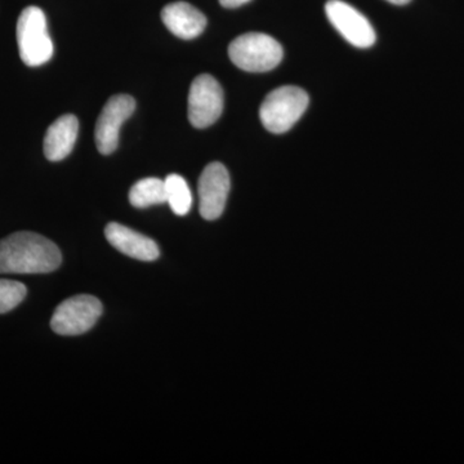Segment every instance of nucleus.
Instances as JSON below:
<instances>
[{
    "mask_svg": "<svg viewBox=\"0 0 464 464\" xmlns=\"http://www.w3.org/2000/svg\"><path fill=\"white\" fill-rule=\"evenodd\" d=\"M161 20L164 25L179 38H197L207 26V18L194 5L186 2L170 3L161 11Z\"/></svg>",
    "mask_w": 464,
    "mask_h": 464,
    "instance_id": "11",
    "label": "nucleus"
},
{
    "mask_svg": "<svg viewBox=\"0 0 464 464\" xmlns=\"http://www.w3.org/2000/svg\"><path fill=\"white\" fill-rule=\"evenodd\" d=\"M387 2L392 3V5H408V3L411 2V0H387Z\"/></svg>",
    "mask_w": 464,
    "mask_h": 464,
    "instance_id": "17",
    "label": "nucleus"
},
{
    "mask_svg": "<svg viewBox=\"0 0 464 464\" xmlns=\"http://www.w3.org/2000/svg\"><path fill=\"white\" fill-rule=\"evenodd\" d=\"M63 256L53 241L21 231L0 241V273L47 274L60 267Z\"/></svg>",
    "mask_w": 464,
    "mask_h": 464,
    "instance_id": "1",
    "label": "nucleus"
},
{
    "mask_svg": "<svg viewBox=\"0 0 464 464\" xmlns=\"http://www.w3.org/2000/svg\"><path fill=\"white\" fill-rule=\"evenodd\" d=\"M230 191V174L224 164L210 163L204 168L199 179L200 215L215 221L224 213Z\"/></svg>",
    "mask_w": 464,
    "mask_h": 464,
    "instance_id": "9",
    "label": "nucleus"
},
{
    "mask_svg": "<svg viewBox=\"0 0 464 464\" xmlns=\"http://www.w3.org/2000/svg\"><path fill=\"white\" fill-rule=\"evenodd\" d=\"M283 54L282 44L264 33L243 34L228 47L234 65L248 72H270L282 63Z\"/></svg>",
    "mask_w": 464,
    "mask_h": 464,
    "instance_id": "2",
    "label": "nucleus"
},
{
    "mask_svg": "<svg viewBox=\"0 0 464 464\" xmlns=\"http://www.w3.org/2000/svg\"><path fill=\"white\" fill-rule=\"evenodd\" d=\"M136 101L128 94H116L106 102L96 124L97 149L102 155H110L119 145V133L124 121L133 114Z\"/></svg>",
    "mask_w": 464,
    "mask_h": 464,
    "instance_id": "8",
    "label": "nucleus"
},
{
    "mask_svg": "<svg viewBox=\"0 0 464 464\" xmlns=\"http://www.w3.org/2000/svg\"><path fill=\"white\" fill-rule=\"evenodd\" d=\"M224 91L209 74L197 76L188 93V121L195 128L204 130L218 121L224 111Z\"/></svg>",
    "mask_w": 464,
    "mask_h": 464,
    "instance_id": "6",
    "label": "nucleus"
},
{
    "mask_svg": "<svg viewBox=\"0 0 464 464\" xmlns=\"http://www.w3.org/2000/svg\"><path fill=\"white\" fill-rule=\"evenodd\" d=\"M102 315V304L93 295H81L66 299L54 311L51 326L61 335H79L91 331Z\"/></svg>",
    "mask_w": 464,
    "mask_h": 464,
    "instance_id": "5",
    "label": "nucleus"
},
{
    "mask_svg": "<svg viewBox=\"0 0 464 464\" xmlns=\"http://www.w3.org/2000/svg\"><path fill=\"white\" fill-rule=\"evenodd\" d=\"M79 121L75 115L60 116L50 125L44 137V155L48 160H63L74 149L78 139Z\"/></svg>",
    "mask_w": 464,
    "mask_h": 464,
    "instance_id": "12",
    "label": "nucleus"
},
{
    "mask_svg": "<svg viewBox=\"0 0 464 464\" xmlns=\"http://www.w3.org/2000/svg\"><path fill=\"white\" fill-rule=\"evenodd\" d=\"M17 44L21 60L27 66H41L53 56V43L48 34L47 18L38 7H27L17 21Z\"/></svg>",
    "mask_w": 464,
    "mask_h": 464,
    "instance_id": "4",
    "label": "nucleus"
},
{
    "mask_svg": "<svg viewBox=\"0 0 464 464\" xmlns=\"http://www.w3.org/2000/svg\"><path fill=\"white\" fill-rule=\"evenodd\" d=\"M167 203L177 216H185L190 212L192 195L188 182L179 174H169L164 179Z\"/></svg>",
    "mask_w": 464,
    "mask_h": 464,
    "instance_id": "14",
    "label": "nucleus"
},
{
    "mask_svg": "<svg viewBox=\"0 0 464 464\" xmlns=\"http://www.w3.org/2000/svg\"><path fill=\"white\" fill-rule=\"evenodd\" d=\"M27 295L26 286L14 280L0 279V314L16 308Z\"/></svg>",
    "mask_w": 464,
    "mask_h": 464,
    "instance_id": "15",
    "label": "nucleus"
},
{
    "mask_svg": "<svg viewBox=\"0 0 464 464\" xmlns=\"http://www.w3.org/2000/svg\"><path fill=\"white\" fill-rule=\"evenodd\" d=\"M130 201L133 207L140 208V209L167 203L164 181L155 179V177L140 179L130 188Z\"/></svg>",
    "mask_w": 464,
    "mask_h": 464,
    "instance_id": "13",
    "label": "nucleus"
},
{
    "mask_svg": "<svg viewBox=\"0 0 464 464\" xmlns=\"http://www.w3.org/2000/svg\"><path fill=\"white\" fill-rule=\"evenodd\" d=\"M326 16L338 33L353 47L369 48L375 43V32L364 14L342 0H329Z\"/></svg>",
    "mask_w": 464,
    "mask_h": 464,
    "instance_id": "7",
    "label": "nucleus"
},
{
    "mask_svg": "<svg viewBox=\"0 0 464 464\" xmlns=\"http://www.w3.org/2000/svg\"><path fill=\"white\" fill-rule=\"evenodd\" d=\"M308 94L295 85H284L266 96L259 109V118L268 132H288L308 106Z\"/></svg>",
    "mask_w": 464,
    "mask_h": 464,
    "instance_id": "3",
    "label": "nucleus"
},
{
    "mask_svg": "<svg viewBox=\"0 0 464 464\" xmlns=\"http://www.w3.org/2000/svg\"><path fill=\"white\" fill-rule=\"evenodd\" d=\"M250 0H219L222 7L225 8H237L241 7V5H246Z\"/></svg>",
    "mask_w": 464,
    "mask_h": 464,
    "instance_id": "16",
    "label": "nucleus"
},
{
    "mask_svg": "<svg viewBox=\"0 0 464 464\" xmlns=\"http://www.w3.org/2000/svg\"><path fill=\"white\" fill-rule=\"evenodd\" d=\"M105 237L115 249L128 257L151 262L160 256V250L154 240L127 226L111 222L106 226Z\"/></svg>",
    "mask_w": 464,
    "mask_h": 464,
    "instance_id": "10",
    "label": "nucleus"
}]
</instances>
